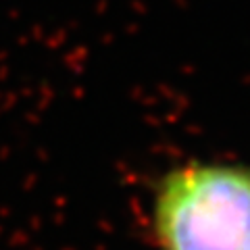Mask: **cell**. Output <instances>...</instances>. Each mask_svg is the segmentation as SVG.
I'll list each match as a JSON object with an SVG mask.
<instances>
[{
    "instance_id": "obj_1",
    "label": "cell",
    "mask_w": 250,
    "mask_h": 250,
    "mask_svg": "<svg viewBox=\"0 0 250 250\" xmlns=\"http://www.w3.org/2000/svg\"><path fill=\"white\" fill-rule=\"evenodd\" d=\"M148 229L156 250H250V163L165 169L150 186Z\"/></svg>"
}]
</instances>
